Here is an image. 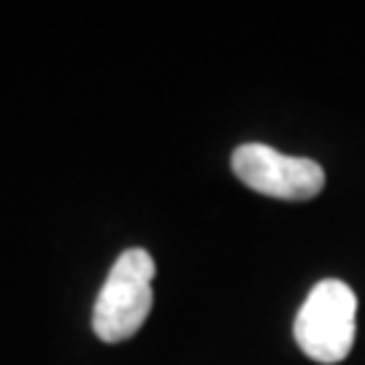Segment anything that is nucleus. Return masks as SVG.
I'll use <instances>...</instances> for the list:
<instances>
[{
	"label": "nucleus",
	"mask_w": 365,
	"mask_h": 365,
	"mask_svg": "<svg viewBox=\"0 0 365 365\" xmlns=\"http://www.w3.org/2000/svg\"><path fill=\"white\" fill-rule=\"evenodd\" d=\"M152 279H155V257L146 249L122 252L98 292L92 309V330L106 344L133 339L152 312Z\"/></svg>",
	"instance_id": "1"
},
{
	"label": "nucleus",
	"mask_w": 365,
	"mask_h": 365,
	"mask_svg": "<svg viewBox=\"0 0 365 365\" xmlns=\"http://www.w3.org/2000/svg\"><path fill=\"white\" fill-rule=\"evenodd\" d=\"M357 298L349 284L325 279L309 292L295 317V341L314 363H341L354 346Z\"/></svg>",
	"instance_id": "2"
},
{
	"label": "nucleus",
	"mask_w": 365,
	"mask_h": 365,
	"mask_svg": "<svg viewBox=\"0 0 365 365\" xmlns=\"http://www.w3.org/2000/svg\"><path fill=\"white\" fill-rule=\"evenodd\" d=\"M233 173L249 190L279 200H312L325 187V170L309 157H292L265 144L233 152Z\"/></svg>",
	"instance_id": "3"
}]
</instances>
